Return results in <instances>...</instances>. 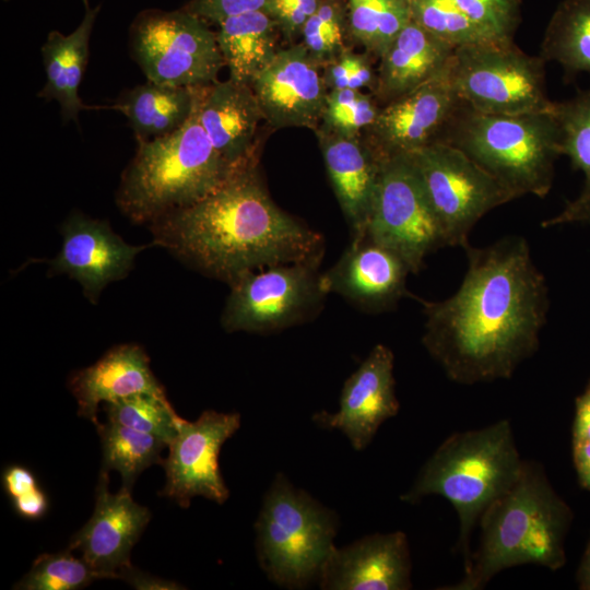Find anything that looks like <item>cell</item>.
I'll return each instance as SVG.
<instances>
[{
  "label": "cell",
  "mask_w": 590,
  "mask_h": 590,
  "mask_svg": "<svg viewBox=\"0 0 590 590\" xmlns=\"http://www.w3.org/2000/svg\"><path fill=\"white\" fill-rule=\"evenodd\" d=\"M468 270L458 291L423 299L422 342L452 381L507 379L532 356L550 306L545 278L522 236L464 248Z\"/></svg>",
  "instance_id": "cell-1"
},
{
  "label": "cell",
  "mask_w": 590,
  "mask_h": 590,
  "mask_svg": "<svg viewBox=\"0 0 590 590\" xmlns=\"http://www.w3.org/2000/svg\"><path fill=\"white\" fill-rule=\"evenodd\" d=\"M153 244L228 285L248 272L293 262H321L320 233L280 209L255 161L202 200L151 224Z\"/></svg>",
  "instance_id": "cell-2"
},
{
  "label": "cell",
  "mask_w": 590,
  "mask_h": 590,
  "mask_svg": "<svg viewBox=\"0 0 590 590\" xmlns=\"http://www.w3.org/2000/svg\"><path fill=\"white\" fill-rule=\"evenodd\" d=\"M573 512L540 463L523 461L514 485L480 517L481 540L463 577L441 589L481 590L504 569L534 564L551 570L566 563Z\"/></svg>",
  "instance_id": "cell-3"
},
{
  "label": "cell",
  "mask_w": 590,
  "mask_h": 590,
  "mask_svg": "<svg viewBox=\"0 0 590 590\" xmlns=\"http://www.w3.org/2000/svg\"><path fill=\"white\" fill-rule=\"evenodd\" d=\"M523 460L510 422L459 432L445 439L400 499L415 504L429 495L445 497L459 518V551L463 568L472 555L470 539L486 507L519 477Z\"/></svg>",
  "instance_id": "cell-4"
},
{
  "label": "cell",
  "mask_w": 590,
  "mask_h": 590,
  "mask_svg": "<svg viewBox=\"0 0 590 590\" xmlns=\"http://www.w3.org/2000/svg\"><path fill=\"white\" fill-rule=\"evenodd\" d=\"M243 166L231 164L216 151L194 107L178 130L138 142L121 175L116 202L132 222L151 224L202 200Z\"/></svg>",
  "instance_id": "cell-5"
},
{
  "label": "cell",
  "mask_w": 590,
  "mask_h": 590,
  "mask_svg": "<svg viewBox=\"0 0 590 590\" xmlns=\"http://www.w3.org/2000/svg\"><path fill=\"white\" fill-rule=\"evenodd\" d=\"M439 142L468 155L517 198L551 190L560 132L553 114L492 115L462 103Z\"/></svg>",
  "instance_id": "cell-6"
},
{
  "label": "cell",
  "mask_w": 590,
  "mask_h": 590,
  "mask_svg": "<svg viewBox=\"0 0 590 590\" xmlns=\"http://www.w3.org/2000/svg\"><path fill=\"white\" fill-rule=\"evenodd\" d=\"M255 528L258 560L268 578L296 589L319 579L335 547L338 517L279 473Z\"/></svg>",
  "instance_id": "cell-7"
},
{
  "label": "cell",
  "mask_w": 590,
  "mask_h": 590,
  "mask_svg": "<svg viewBox=\"0 0 590 590\" xmlns=\"http://www.w3.org/2000/svg\"><path fill=\"white\" fill-rule=\"evenodd\" d=\"M545 63L514 40H486L457 47L447 73L460 99L479 113H550L555 102L547 96Z\"/></svg>",
  "instance_id": "cell-8"
},
{
  "label": "cell",
  "mask_w": 590,
  "mask_h": 590,
  "mask_svg": "<svg viewBox=\"0 0 590 590\" xmlns=\"http://www.w3.org/2000/svg\"><path fill=\"white\" fill-rule=\"evenodd\" d=\"M130 46L153 83L205 86L216 82L224 66L215 33L184 9L141 12L130 27Z\"/></svg>",
  "instance_id": "cell-9"
},
{
  "label": "cell",
  "mask_w": 590,
  "mask_h": 590,
  "mask_svg": "<svg viewBox=\"0 0 590 590\" xmlns=\"http://www.w3.org/2000/svg\"><path fill=\"white\" fill-rule=\"evenodd\" d=\"M441 226L446 245L469 246V234L491 210L517 197L461 150L434 142L408 155Z\"/></svg>",
  "instance_id": "cell-10"
},
{
  "label": "cell",
  "mask_w": 590,
  "mask_h": 590,
  "mask_svg": "<svg viewBox=\"0 0 590 590\" xmlns=\"http://www.w3.org/2000/svg\"><path fill=\"white\" fill-rule=\"evenodd\" d=\"M318 267L293 262L244 274L229 285L222 327L228 332L269 333L308 320L327 295Z\"/></svg>",
  "instance_id": "cell-11"
},
{
  "label": "cell",
  "mask_w": 590,
  "mask_h": 590,
  "mask_svg": "<svg viewBox=\"0 0 590 590\" xmlns=\"http://www.w3.org/2000/svg\"><path fill=\"white\" fill-rule=\"evenodd\" d=\"M364 235L397 253L411 273H418L428 253L447 246L408 155L382 160Z\"/></svg>",
  "instance_id": "cell-12"
},
{
  "label": "cell",
  "mask_w": 590,
  "mask_h": 590,
  "mask_svg": "<svg viewBox=\"0 0 590 590\" xmlns=\"http://www.w3.org/2000/svg\"><path fill=\"white\" fill-rule=\"evenodd\" d=\"M239 426L240 415L235 412L206 410L192 422L181 417L162 462L166 482L160 495L182 508L189 507L194 496L224 504L229 492L220 471L219 455Z\"/></svg>",
  "instance_id": "cell-13"
},
{
  "label": "cell",
  "mask_w": 590,
  "mask_h": 590,
  "mask_svg": "<svg viewBox=\"0 0 590 590\" xmlns=\"http://www.w3.org/2000/svg\"><path fill=\"white\" fill-rule=\"evenodd\" d=\"M447 69L380 108L366 141L381 160L409 155L441 140L463 103Z\"/></svg>",
  "instance_id": "cell-14"
},
{
  "label": "cell",
  "mask_w": 590,
  "mask_h": 590,
  "mask_svg": "<svg viewBox=\"0 0 590 590\" xmlns=\"http://www.w3.org/2000/svg\"><path fill=\"white\" fill-rule=\"evenodd\" d=\"M321 67L302 43L280 49L250 85L263 119L274 128L316 129L329 93Z\"/></svg>",
  "instance_id": "cell-15"
},
{
  "label": "cell",
  "mask_w": 590,
  "mask_h": 590,
  "mask_svg": "<svg viewBox=\"0 0 590 590\" xmlns=\"http://www.w3.org/2000/svg\"><path fill=\"white\" fill-rule=\"evenodd\" d=\"M62 245L50 261L56 274L78 281L83 295L96 304L102 291L111 282L125 279L134 259L154 244H127L110 225L79 212L68 216L61 226Z\"/></svg>",
  "instance_id": "cell-16"
},
{
  "label": "cell",
  "mask_w": 590,
  "mask_h": 590,
  "mask_svg": "<svg viewBox=\"0 0 590 590\" xmlns=\"http://www.w3.org/2000/svg\"><path fill=\"white\" fill-rule=\"evenodd\" d=\"M108 484V473L101 471L94 511L68 547L81 553L98 579L117 578L131 564V550L151 520L150 510L132 499L131 489L121 487L113 494Z\"/></svg>",
  "instance_id": "cell-17"
},
{
  "label": "cell",
  "mask_w": 590,
  "mask_h": 590,
  "mask_svg": "<svg viewBox=\"0 0 590 590\" xmlns=\"http://www.w3.org/2000/svg\"><path fill=\"white\" fill-rule=\"evenodd\" d=\"M392 351L377 344L345 380L338 412L320 411L312 421L328 429L341 430L355 450L365 449L379 426L398 414Z\"/></svg>",
  "instance_id": "cell-18"
},
{
  "label": "cell",
  "mask_w": 590,
  "mask_h": 590,
  "mask_svg": "<svg viewBox=\"0 0 590 590\" xmlns=\"http://www.w3.org/2000/svg\"><path fill=\"white\" fill-rule=\"evenodd\" d=\"M406 263L366 235L354 236L340 259L321 273L324 293L338 294L371 312L392 308L409 293Z\"/></svg>",
  "instance_id": "cell-19"
},
{
  "label": "cell",
  "mask_w": 590,
  "mask_h": 590,
  "mask_svg": "<svg viewBox=\"0 0 590 590\" xmlns=\"http://www.w3.org/2000/svg\"><path fill=\"white\" fill-rule=\"evenodd\" d=\"M318 580L326 590L411 589L408 538L402 531L375 533L334 547Z\"/></svg>",
  "instance_id": "cell-20"
},
{
  "label": "cell",
  "mask_w": 590,
  "mask_h": 590,
  "mask_svg": "<svg viewBox=\"0 0 590 590\" xmlns=\"http://www.w3.org/2000/svg\"><path fill=\"white\" fill-rule=\"evenodd\" d=\"M196 113L213 146L227 162L243 166L253 161V141L263 116L250 85L228 79L201 86Z\"/></svg>",
  "instance_id": "cell-21"
},
{
  "label": "cell",
  "mask_w": 590,
  "mask_h": 590,
  "mask_svg": "<svg viewBox=\"0 0 590 590\" xmlns=\"http://www.w3.org/2000/svg\"><path fill=\"white\" fill-rule=\"evenodd\" d=\"M68 388L78 402V414L95 425L101 403L142 392L165 393L148 354L135 343L116 345L93 365L74 371Z\"/></svg>",
  "instance_id": "cell-22"
},
{
  "label": "cell",
  "mask_w": 590,
  "mask_h": 590,
  "mask_svg": "<svg viewBox=\"0 0 590 590\" xmlns=\"http://www.w3.org/2000/svg\"><path fill=\"white\" fill-rule=\"evenodd\" d=\"M324 165L352 237L365 233L382 160L359 137L317 130Z\"/></svg>",
  "instance_id": "cell-23"
},
{
  "label": "cell",
  "mask_w": 590,
  "mask_h": 590,
  "mask_svg": "<svg viewBox=\"0 0 590 590\" xmlns=\"http://www.w3.org/2000/svg\"><path fill=\"white\" fill-rule=\"evenodd\" d=\"M455 49L410 20L379 58L376 98L386 105L441 74Z\"/></svg>",
  "instance_id": "cell-24"
},
{
  "label": "cell",
  "mask_w": 590,
  "mask_h": 590,
  "mask_svg": "<svg viewBox=\"0 0 590 590\" xmlns=\"http://www.w3.org/2000/svg\"><path fill=\"white\" fill-rule=\"evenodd\" d=\"M101 7L85 8L80 25L69 35L51 31L42 46L46 82L38 97L56 101L64 122L78 121L80 111L88 110L79 96L88 59L90 38Z\"/></svg>",
  "instance_id": "cell-25"
},
{
  "label": "cell",
  "mask_w": 590,
  "mask_h": 590,
  "mask_svg": "<svg viewBox=\"0 0 590 590\" xmlns=\"http://www.w3.org/2000/svg\"><path fill=\"white\" fill-rule=\"evenodd\" d=\"M200 87L148 81L122 92L113 108L128 118L138 142L150 141L173 133L190 118Z\"/></svg>",
  "instance_id": "cell-26"
},
{
  "label": "cell",
  "mask_w": 590,
  "mask_h": 590,
  "mask_svg": "<svg viewBox=\"0 0 590 590\" xmlns=\"http://www.w3.org/2000/svg\"><path fill=\"white\" fill-rule=\"evenodd\" d=\"M215 33L229 79L251 85L273 60L281 34L278 23L264 11H253L220 22Z\"/></svg>",
  "instance_id": "cell-27"
},
{
  "label": "cell",
  "mask_w": 590,
  "mask_h": 590,
  "mask_svg": "<svg viewBox=\"0 0 590 590\" xmlns=\"http://www.w3.org/2000/svg\"><path fill=\"white\" fill-rule=\"evenodd\" d=\"M553 114L559 127L562 155L568 156L573 167L583 173L585 182L579 196L541 226L590 225V86L569 99L555 102Z\"/></svg>",
  "instance_id": "cell-28"
},
{
  "label": "cell",
  "mask_w": 590,
  "mask_h": 590,
  "mask_svg": "<svg viewBox=\"0 0 590 590\" xmlns=\"http://www.w3.org/2000/svg\"><path fill=\"white\" fill-rule=\"evenodd\" d=\"M540 57L557 62L566 76L590 73V0H563L542 38Z\"/></svg>",
  "instance_id": "cell-29"
},
{
  "label": "cell",
  "mask_w": 590,
  "mask_h": 590,
  "mask_svg": "<svg viewBox=\"0 0 590 590\" xmlns=\"http://www.w3.org/2000/svg\"><path fill=\"white\" fill-rule=\"evenodd\" d=\"M96 428L103 453L101 471L119 472L122 487L132 489L142 471L162 464L161 453L167 447L163 439L111 421L98 422Z\"/></svg>",
  "instance_id": "cell-30"
},
{
  "label": "cell",
  "mask_w": 590,
  "mask_h": 590,
  "mask_svg": "<svg viewBox=\"0 0 590 590\" xmlns=\"http://www.w3.org/2000/svg\"><path fill=\"white\" fill-rule=\"evenodd\" d=\"M346 3L349 34L377 58L411 20L408 0H346Z\"/></svg>",
  "instance_id": "cell-31"
},
{
  "label": "cell",
  "mask_w": 590,
  "mask_h": 590,
  "mask_svg": "<svg viewBox=\"0 0 590 590\" xmlns=\"http://www.w3.org/2000/svg\"><path fill=\"white\" fill-rule=\"evenodd\" d=\"M107 421L156 436L168 444L177 434L181 417L165 393L142 392L104 403Z\"/></svg>",
  "instance_id": "cell-32"
},
{
  "label": "cell",
  "mask_w": 590,
  "mask_h": 590,
  "mask_svg": "<svg viewBox=\"0 0 590 590\" xmlns=\"http://www.w3.org/2000/svg\"><path fill=\"white\" fill-rule=\"evenodd\" d=\"M411 20L455 48L494 39L452 0H408Z\"/></svg>",
  "instance_id": "cell-33"
},
{
  "label": "cell",
  "mask_w": 590,
  "mask_h": 590,
  "mask_svg": "<svg viewBox=\"0 0 590 590\" xmlns=\"http://www.w3.org/2000/svg\"><path fill=\"white\" fill-rule=\"evenodd\" d=\"M95 579L98 577L90 565L67 548L39 555L13 589L78 590L87 587Z\"/></svg>",
  "instance_id": "cell-34"
},
{
  "label": "cell",
  "mask_w": 590,
  "mask_h": 590,
  "mask_svg": "<svg viewBox=\"0 0 590 590\" xmlns=\"http://www.w3.org/2000/svg\"><path fill=\"white\" fill-rule=\"evenodd\" d=\"M349 33L346 0H322L303 31V45L322 67L346 50Z\"/></svg>",
  "instance_id": "cell-35"
},
{
  "label": "cell",
  "mask_w": 590,
  "mask_h": 590,
  "mask_svg": "<svg viewBox=\"0 0 590 590\" xmlns=\"http://www.w3.org/2000/svg\"><path fill=\"white\" fill-rule=\"evenodd\" d=\"M380 108L376 101L359 90L329 91L320 127L350 137H359L376 120Z\"/></svg>",
  "instance_id": "cell-36"
},
{
  "label": "cell",
  "mask_w": 590,
  "mask_h": 590,
  "mask_svg": "<svg viewBox=\"0 0 590 590\" xmlns=\"http://www.w3.org/2000/svg\"><path fill=\"white\" fill-rule=\"evenodd\" d=\"M484 33L494 39L514 40L520 21V0H452Z\"/></svg>",
  "instance_id": "cell-37"
},
{
  "label": "cell",
  "mask_w": 590,
  "mask_h": 590,
  "mask_svg": "<svg viewBox=\"0 0 590 590\" xmlns=\"http://www.w3.org/2000/svg\"><path fill=\"white\" fill-rule=\"evenodd\" d=\"M322 0H267L266 12L278 23L281 34L288 40L302 35L308 19Z\"/></svg>",
  "instance_id": "cell-38"
},
{
  "label": "cell",
  "mask_w": 590,
  "mask_h": 590,
  "mask_svg": "<svg viewBox=\"0 0 590 590\" xmlns=\"http://www.w3.org/2000/svg\"><path fill=\"white\" fill-rule=\"evenodd\" d=\"M267 0H191L184 10L197 15L204 22L219 24L223 20L238 14L264 11Z\"/></svg>",
  "instance_id": "cell-39"
},
{
  "label": "cell",
  "mask_w": 590,
  "mask_h": 590,
  "mask_svg": "<svg viewBox=\"0 0 590 590\" xmlns=\"http://www.w3.org/2000/svg\"><path fill=\"white\" fill-rule=\"evenodd\" d=\"M2 485L11 500L39 487L33 471L20 464H11L4 469Z\"/></svg>",
  "instance_id": "cell-40"
},
{
  "label": "cell",
  "mask_w": 590,
  "mask_h": 590,
  "mask_svg": "<svg viewBox=\"0 0 590 590\" xmlns=\"http://www.w3.org/2000/svg\"><path fill=\"white\" fill-rule=\"evenodd\" d=\"M138 590H178L179 583L142 571L131 564L125 566L117 576Z\"/></svg>",
  "instance_id": "cell-41"
},
{
  "label": "cell",
  "mask_w": 590,
  "mask_h": 590,
  "mask_svg": "<svg viewBox=\"0 0 590 590\" xmlns=\"http://www.w3.org/2000/svg\"><path fill=\"white\" fill-rule=\"evenodd\" d=\"M14 511L27 520L43 518L49 509V498L39 486L38 488L11 500Z\"/></svg>",
  "instance_id": "cell-42"
},
{
  "label": "cell",
  "mask_w": 590,
  "mask_h": 590,
  "mask_svg": "<svg viewBox=\"0 0 590 590\" xmlns=\"http://www.w3.org/2000/svg\"><path fill=\"white\" fill-rule=\"evenodd\" d=\"M350 83L349 87L359 90L376 88L377 73L374 72L369 58L365 55L350 54Z\"/></svg>",
  "instance_id": "cell-43"
},
{
  "label": "cell",
  "mask_w": 590,
  "mask_h": 590,
  "mask_svg": "<svg viewBox=\"0 0 590 590\" xmlns=\"http://www.w3.org/2000/svg\"><path fill=\"white\" fill-rule=\"evenodd\" d=\"M588 441H590V393L586 391L576 400L573 445Z\"/></svg>",
  "instance_id": "cell-44"
},
{
  "label": "cell",
  "mask_w": 590,
  "mask_h": 590,
  "mask_svg": "<svg viewBox=\"0 0 590 590\" xmlns=\"http://www.w3.org/2000/svg\"><path fill=\"white\" fill-rule=\"evenodd\" d=\"M573 457L580 485L590 491V441L573 445Z\"/></svg>",
  "instance_id": "cell-45"
},
{
  "label": "cell",
  "mask_w": 590,
  "mask_h": 590,
  "mask_svg": "<svg viewBox=\"0 0 590 590\" xmlns=\"http://www.w3.org/2000/svg\"><path fill=\"white\" fill-rule=\"evenodd\" d=\"M576 579L579 589L590 590V541L579 565Z\"/></svg>",
  "instance_id": "cell-46"
},
{
  "label": "cell",
  "mask_w": 590,
  "mask_h": 590,
  "mask_svg": "<svg viewBox=\"0 0 590 590\" xmlns=\"http://www.w3.org/2000/svg\"><path fill=\"white\" fill-rule=\"evenodd\" d=\"M82 1L85 4V8H88V0H82Z\"/></svg>",
  "instance_id": "cell-47"
},
{
  "label": "cell",
  "mask_w": 590,
  "mask_h": 590,
  "mask_svg": "<svg viewBox=\"0 0 590 590\" xmlns=\"http://www.w3.org/2000/svg\"><path fill=\"white\" fill-rule=\"evenodd\" d=\"M586 391H588L590 393V385H589V387H588V389Z\"/></svg>",
  "instance_id": "cell-48"
}]
</instances>
